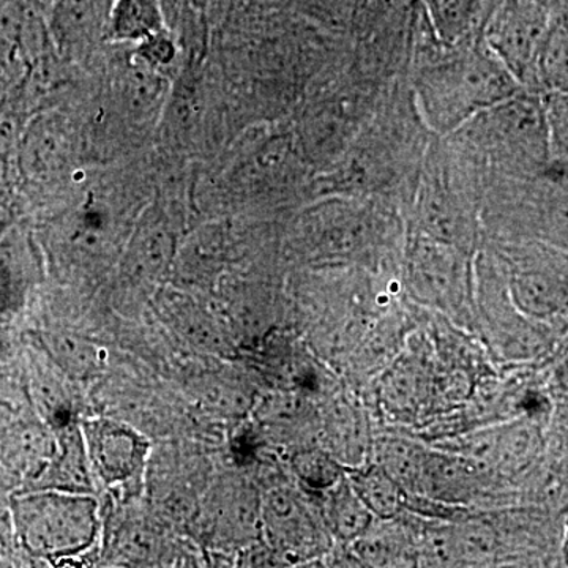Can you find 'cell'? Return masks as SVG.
Listing matches in <instances>:
<instances>
[{
	"label": "cell",
	"mask_w": 568,
	"mask_h": 568,
	"mask_svg": "<svg viewBox=\"0 0 568 568\" xmlns=\"http://www.w3.org/2000/svg\"><path fill=\"white\" fill-rule=\"evenodd\" d=\"M413 89L422 125L435 138H447L525 88L476 37L455 47L436 39L425 44L417 54Z\"/></svg>",
	"instance_id": "1"
},
{
	"label": "cell",
	"mask_w": 568,
	"mask_h": 568,
	"mask_svg": "<svg viewBox=\"0 0 568 568\" xmlns=\"http://www.w3.org/2000/svg\"><path fill=\"white\" fill-rule=\"evenodd\" d=\"M444 140L476 168L484 186L534 178L551 163L544 99L528 89L478 112Z\"/></svg>",
	"instance_id": "2"
},
{
	"label": "cell",
	"mask_w": 568,
	"mask_h": 568,
	"mask_svg": "<svg viewBox=\"0 0 568 568\" xmlns=\"http://www.w3.org/2000/svg\"><path fill=\"white\" fill-rule=\"evenodd\" d=\"M484 183L444 138L429 145L413 194L407 230L477 254L484 242Z\"/></svg>",
	"instance_id": "3"
},
{
	"label": "cell",
	"mask_w": 568,
	"mask_h": 568,
	"mask_svg": "<svg viewBox=\"0 0 568 568\" xmlns=\"http://www.w3.org/2000/svg\"><path fill=\"white\" fill-rule=\"evenodd\" d=\"M306 233L317 260L369 271H381L402 241L398 213L381 196L332 197L306 216Z\"/></svg>",
	"instance_id": "4"
},
{
	"label": "cell",
	"mask_w": 568,
	"mask_h": 568,
	"mask_svg": "<svg viewBox=\"0 0 568 568\" xmlns=\"http://www.w3.org/2000/svg\"><path fill=\"white\" fill-rule=\"evenodd\" d=\"M474 257L457 246L406 231L398 284L414 304L439 313L466 331H476Z\"/></svg>",
	"instance_id": "5"
},
{
	"label": "cell",
	"mask_w": 568,
	"mask_h": 568,
	"mask_svg": "<svg viewBox=\"0 0 568 568\" xmlns=\"http://www.w3.org/2000/svg\"><path fill=\"white\" fill-rule=\"evenodd\" d=\"M503 275L521 315L564 336L568 323V250L526 237H488L481 244Z\"/></svg>",
	"instance_id": "6"
},
{
	"label": "cell",
	"mask_w": 568,
	"mask_h": 568,
	"mask_svg": "<svg viewBox=\"0 0 568 568\" xmlns=\"http://www.w3.org/2000/svg\"><path fill=\"white\" fill-rule=\"evenodd\" d=\"M22 537L32 551L69 558L92 545L99 530L97 503L82 493L28 497L18 508Z\"/></svg>",
	"instance_id": "7"
},
{
	"label": "cell",
	"mask_w": 568,
	"mask_h": 568,
	"mask_svg": "<svg viewBox=\"0 0 568 568\" xmlns=\"http://www.w3.org/2000/svg\"><path fill=\"white\" fill-rule=\"evenodd\" d=\"M551 14L549 0H488L480 39L525 89Z\"/></svg>",
	"instance_id": "8"
},
{
	"label": "cell",
	"mask_w": 568,
	"mask_h": 568,
	"mask_svg": "<svg viewBox=\"0 0 568 568\" xmlns=\"http://www.w3.org/2000/svg\"><path fill=\"white\" fill-rule=\"evenodd\" d=\"M263 532L286 562L320 558L331 551L332 534L297 493L268 491L263 499Z\"/></svg>",
	"instance_id": "9"
},
{
	"label": "cell",
	"mask_w": 568,
	"mask_h": 568,
	"mask_svg": "<svg viewBox=\"0 0 568 568\" xmlns=\"http://www.w3.org/2000/svg\"><path fill=\"white\" fill-rule=\"evenodd\" d=\"M84 446L91 466L108 485L125 484L138 476L148 452L138 433L106 418L85 425Z\"/></svg>",
	"instance_id": "10"
},
{
	"label": "cell",
	"mask_w": 568,
	"mask_h": 568,
	"mask_svg": "<svg viewBox=\"0 0 568 568\" xmlns=\"http://www.w3.org/2000/svg\"><path fill=\"white\" fill-rule=\"evenodd\" d=\"M410 514V511H409ZM375 519L368 530L349 545L355 560L368 567L418 566L420 517Z\"/></svg>",
	"instance_id": "11"
},
{
	"label": "cell",
	"mask_w": 568,
	"mask_h": 568,
	"mask_svg": "<svg viewBox=\"0 0 568 568\" xmlns=\"http://www.w3.org/2000/svg\"><path fill=\"white\" fill-rule=\"evenodd\" d=\"M112 2L114 0H54L50 31L61 50L77 54L104 40Z\"/></svg>",
	"instance_id": "12"
},
{
	"label": "cell",
	"mask_w": 568,
	"mask_h": 568,
	"mask_svg": "<svg viewBox=\"0 0 568 568\" xmlns=\"http://www.w3.org/2000/svg\"><path fill=\"white\" fill-rule=\"evenodd\" d=\"M71 152L73 141L62 119L59 115H41L22 138V171L33 181L47 182L65 170Z\"/></svg>",
	"instance_id": "13"
},
{
	"label": "cell",
	"mask_w": 568,
	"mask_h": 568,
	"mask_svg": "<svg viewBox=\"0 0 568 568\" xmlns=\"http://www.w3.org/2000/svg\"><path fill=\"white\" fill-rule=\"evenodd\" d=\"M526 89L540 95L568 92V0L552 7L551 21Z\"/></svg>",
	"instance_id": "14"
},
{
	"label": "cell",
	"mask_w": 568,
	"mask_h": 568,
	"mask_svg": "<svg viewBox=\"0 0 568 568\" xmlns=\"http://www.w3.org/2000/svg\"><path fill=\"white\" fill-rule=\"evenodd\" d=\"M429 31L440 44L455 47L480 37L488 0H420Z\"/></svg>",
	"instance_id": "15"
},
{
	"label": "cell",
	"mask_w": 568,
	"mask_h": 568,
	"mask_svg": "<svg viewBox=\"0 0 568 568\" xmlns=\"http://www.w3.org/2000/svg\"><path fill=\"white\" fill-rule=\"evenodd\" d=\"M118 93L130 118L140 123L151 122L156 115H163L168 84L162 71L134 55L118 77Z\"/></svg>",
	"instance_id": "16"
},
{
	"label": "cell",
	"mask_w": 568,
	"mask_h": 568,
	"mask_svg": "<svg viewBox=\"0 0 568 568\" xmlns=\"http://www.w3.org/2000/svg\"><path fill=\"white\" fill-rule=\"evenodd\" d=\"M324 495V521L336 540L351 545L375 523V515L357 495L347 474Z\"/></svg>",
	"instance_id": "17"
},
{
	"label": "cell",
	"mask_w": 568,
	"mask_h": 568,
	"mask_svg": "<svg viewBox=\"0 0 568 568\" xmlns=\"http://www.w3.org/2000/svg\"><path fill=\"white\" fill-rule=\"evenodd\" d=\"M429 448L406 436H381L373 446L375 463L396 484L416 495Z\"/></svg>",
	"instance_id": "18"
},
{
	"label": "cell",
	"mask_w": 568,
	"mask_h": 568,
	"mask_svg": "<svg viewBox=\"0 0 568 568\" xmlns=\"http://www.w3.org/2000/svg\"><path fill=\"white\" fill-rule=\"evenodd\" d=\"M163 31L162 0H114L104 40L136 44Z\"/></svg>",
	"instance_id": "19"
},
{
	"label": "cell",
	"mask_w": 568,
	"mask_h": 568,
	"mask_svg": "<svg viewBox=\"0 0 568 568\" xmlns=\"http://www.w3.org/2000/svg\"><path fill=\"white\" fill-rule=\"evenodd\" d=\"M351 484L376 519H390L406 511V489L373 463L347 470Z\"/></svg>",
	"instance_id": "20"
},
{
	"label": "cell",
	"mask_w": 568,
	"mask_h": 568,
	"mask_svg": "<svg viewBox=\"0 0 568 568\" xmlns=\"http://www.w3.org/2000/svg\"><path fill=\"white\" fill-rule=\"evenodd\" d=\"M173 256V237L163 222L149 215L134 235L130 248V263L142 275L159 274Z\"/></svg>",
	"instance_id": "21"
},
{
	"label": "cell",
	"mask_w": 568,
	"mask_h": 568,
	"mask_svg": "<svg viewBox=\"0 0 568 568\" xmlns=\"http://www.w3.org/2000/svg\"><path fill=\"white\" fill-rule=\"evenodd\" d=\"M291 463L302 484L320 491H327L345 476L342 462L332 457L323 448H306L297 452Z\"/></svg>",
	"instance_id": "22"
},
{
	"label": "cell",
	"mask_w": 568,
	"mask_h": 568,
	"mask_svg": "<svg viewBox=\"0 0 568 568\" xmlns=\"http://www.w3.org/2000/svg\"><path fill=\"white\" fill-rule=\"evenodd\" d=\"M544 99L551 160L568 164V92L547 93Z\"/></svg>",
	"instance_id": "23"
},
{
	"label": "cell",
	"mask_w": 568,
	"mask_h": 568,
	"mask_svg": "<svg viewBox=\"0 0 568 568\" xmlns=\"http://www.w3.org/2000/svg\"><path fill=\"white\" fill-rule=\"evenodd\" d=\"M134 54L152 69L162 71V69L173 65L175 55H178V47H175L173 37L163 31L136 43Z\"/></svg>",
	"instance_id": "24"
},
{
	"label": "cell",
	"mask_w": 568,
	"mask_h": 568,
	"mask_svg": "<svg viewBox=\"0 0 568 568\" xmlns=\"http://www.w3.org/2000/svg\"><path fill=\"white\" fill-rule=\"evenodd\" d=\"M560 566L568 567V508L562 521V532H560Z\"/></svg>",
	"instance_id": "25"
},
{
	"label": "cell",
	"mask_w": 568,
	"mask_h": 568,
	"mask_svg": "<svg viewBox=\"0 0 568 568\" xmlns=\"http://www.w3.org/2000/svg\"><path fill=\"white\" fill-rule=\"evenodd\" d=\"M559 351H564V353L568 354V323L562 339H560Z\"/></svg>",
	"instance_id": "26"
}]
</instances>
